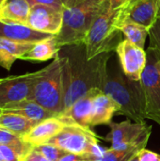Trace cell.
<instances>
[{
	"label": "cell",
	"mask_w": 160,
	"mask_h": 161,
	"mask_svg": "<svg viewBox=\"0 0 160 161\" xmlns=\"http://www.w3.org/2000/svg\"><path fill=\"white\" fill-rule=\"evenodd\" d=\"M63 48L64 53L59 52L58 57L61 64L65 111L92 89L102 91L112 52L88 59L84 43Z\"/></svg>",
	"instance_id": "cell-1"
},
{
	"label": "cell",
	"mask_w": 160,
	"mask_h": 161,
	"mask_svg": "<svg viewBox=\"0 0 160 161\" xmlns=\"http://www.w3.org/2000/svg\"><path fill=\"white\" fill-rule=\"evenodd\" d=\"M102 91L120 106L118 113L138 124H146L144 96L141 81L127 78L120 66L108 68Z\"/></svg>",
	"instance_id": "cell-2"
},
{
	"label": "cell",
	"mask_w": 160,
	"mask_h": 161,
	"mask_svg": "<svg viewBox=\"0 0 160 161\" xmlns=\"http://www.w3.org/2000/svg\"><path fill=\"white\" fill-rule=\"evenodd\" d=\"M108 6V0H86L76 6L64 8L62 26L55 36L58 47L84 43L93 21Z\"/></svg>",
	"instance_id": "cell-3"
},
{
	"label": "cell",
	"mask_w": 160,
	"mask_h": 161,
	"mask_svg": "<svg viewBox=\"0 0 160 161\" xmlns=\"http://www.w3.org/2000/svg\"><path fill=\"white\" fill-rule=\"evenodd\" d=\"M30 101H35L58 116L63 113L64 93L58 55L50 64L36 72Z\"/></svg>",
	"instance_id": "cell-4"
},
{
	"label": "cell",
	"mask_w": 160,
	"mask_h": 161,
	"mask_svg": "<svg viewBox=\"0 0 160 161\" xmlns=\"http://www.w3.org/2000/svg\"><path fill=\"white\" fill-rule=\"evenodd\" d=\"M120 9L113 10L108 6L93 21L84 41L88 59L104 53H111L122 42V32L117 26Z\"/></svg>",
	"instance_id": "cell-5"
},
{
	"label": "cell",
	"mask_w": 160,
	"mask_h": 161,
	"mask_svg": "<svg viewBox=\"0 0 160 161\" xmlns=\"http://www.w3.org/2000/svg\"><path fill=\"white\" fill-rule=\"evenodd\" d=\"M108 126L110 131L104 140L111 143V149L120 151L146 146L152 132V125L132 123L129 119L121 123L111 122Z\"/></svg>",
	"instance_id": "cell-6"
},
{
	"label": "cell",
	"mask_w": 160,
	"mask_h": 161,
	"mask_svg": "<svg viewBox=\"0 0 160 161\" xmlns=\"http://www.w3.org/2000/svg\"><path fill=\"white\" fill-rule=\"evenodd\" d=\"M146 52L147 65L141 79L144 96L145 117L160 126V75L156 67L157 54L151 47H148Z\"/></svg>",
	"instance_id": "cell-7"
},
{
	"label": "cell",
	"mask_w": 160,
	"mask_h": 161,
	"mask_svg": "<svg viewBox=\"0 0 160 161\" xmlns=\"http://www.w3.org/2000/svg\"><path fill=\"white\" fill-rule=\"evenodd\" d=\"M97 142L98 136L91 128L70 123L66 124L64 128L46 143L55 145L66 153L85 155Z\"/></svg>",
	"instance_id": "cell-8"
},
{
	"label": "cell",
	"mask_w": 160,
	"mask_h": 161,
	"mask_svg": "<svg viewBox=\"0 0 160 161\" xmlns=\"http://www.w3.org/2000/svg\"><path fill=\"white\" fill-rule=\"evenodd\" d=\"M159 6L160 0H128L120 9L118 28L124 24L133 23L149 30L158 17Z\"/></svg>",
	"instance_id": "cell-9"
},
{
	"label": "cell",
	"mask_w": 160,
	"mask_h": 161,
	"mask_svg": "<svg viewBox=\"0 0 160 161\" xmlns=\"http://www.w3.org/2000/svg\"><path fill=\"white\" fill-rule=\"evenodd\" d=\"M115 51L124 75L130 80L141 81L147 65V52L127 39L123 40Z\"/></svg>",
	"instance_id": "cell-10"
},
{
	"label": "cell",
	"mask_w": 160,
	"mask_h": 161,
	"mask_svg": "<svg viewBox=\"0 0 160 161\" xmlns=\"http://www.w3.org/2000/svg\"><path fill=\"white\" fill-rule=\"evenodd\" d=\"M36 72L5 77L0 84V107L30 100Z\"/></svg>",
	"instance_id": "cell-11"
},
{
	"label": "cell",
	"mask_w": 160,
	"mask_h": 161,
	"mask_svg": "<svg viewBox=\"0 0 160 161\" xmlns=\"http://www.w3.org/2000/svg\"><path fill=\"white\" fill-rule=\"evenodd\" d=\"M63 10L45 5L31 6L27 25L37 31L57 35L61 29Z\"/></svg>",
	"instance_id": "cell-12"
},
{
	"label": "cell",
	"mask_w": 160,
	"mask_h": 161,
	"mask_svg": "<svg viewBox=\"0 0 160 161\" xmlns=\"http://www.w3.org/2000/svg\"><path fill=\"white\" fill-rule=\"evenodd\" d=\"M100 92L103 91L99 89H92L91 91L88 92L84 96L74 102L70 108L58 115V117L65 124L74 123L83 127L91 128L93 99Z\"/></svg>",
	"instance_id": "cell-13"
},
{
	"label": "cell",
	"mask_w": 160,
	"mask_h": 161,
	"mask_svg": "<svg viewBox=\"0 0 160 161\" xmlns=\"http://www.w3.org/2000/svg\"><path fill=\"white\" fill-rule=\"evenodd\" d=\"M65 123L58 117H52L37 124L23 139L33 147L48 142L65 126Z\"/></svg>",
	"instance_id": "cell-14"
},
{
	"label": "cell",
	"mask_w": 160,
	"mask_h": 161,
	"mask_svg": "<svg viewBox=\"0 0 160 161\" xmlns=\"http://www.w3.org/2000/svg\"><path fill=\"white\" fill-rule=\"evenodd\" d=\"M55 35L37 31L28 25L8 24L0 21V39H6L21 42L36 43L54 37Z\"/></svg>",
	"instance_id": "cell-15"
},
{
	"label": "cell",
	"mask_w": 160,
	"mask_h": 161,
	"mask_svg": "<svg viewBox=\"0 0 160 161\" xmlns=\"http://www.w3.org/2000/svg\"><path fill=\"white\" fill-rule=\"evenodd\" d=\"M119 110V104L104 92H100L93 99L91 127L102 125H108L112 122L114 114Z\"/></svg>",
	"instance_id": "cell-16"
},
{
	"label": "cell",
	"mask_w": 160,
	"mask_h": 161,
	"mask_svg": "<svg viewBox=\"0 0 160 161\" xmlns=\"http://www.w3.org/2000/svg\"><path fill=\"white\" fill-rule=\"evenodd\" d=\"M4 113H14L21 115L29 121L35 123L36 125L52 117H56L55 113L49 111L48 109L41 107L35 101L25 100L17 103L9 104L3 108Z\"/></svg>",
	"instance_id": "cell-17"
},
{
	"label": "cell",
	"mask_w": 160,
	"mask_h": 161,
	"mask_svg": "<svg viewBox=\"0 0 160 161\" xmlns=\"http://www.w3.org/2000/svg\"><path fill=\"white\" fill-rule=\"evenodd\" d=\"M31 6L26 0H2L0 4V21L27 25Z\"/></svg>",
	"instance_id": "cell-18"
},
{
	"label": "cell",
	"mask_w": 160,
	"mask_h": 161,
	"mask_svg": "<svg viewBox=\"0 0 160 161\" xmlns=\"http://www.w3.org/2000/svg\"><path fill=\"white\" fill-rule=\"evenodd\" d=\"M34 45L30 42H21L0 39V66L10 71L13 63L26 54Z\"/></svg>",
	"instance_id": "cell-19"
},
{
	"label": "cell",
	"mask_w": 160,
	"mask_h": 161,
	"mask_svg": "<svg viewBox=\"0 0 160 161\" xmlns=\"http://www.w3.org/2000/svg\"><path fill=\"white\" fill-rule=\"evenodd\" d=\"M55 36L34 43L32 48L20 59L32 62H42L57 58L61 48L58 47Z\"/></svg>",
	"instance_id": "cell-20"
},
{
	"label": "cell",
	"mask_w": 160,
	"mask_h": 161,
	"mask_svg": "<svg viewBox=\"0 0 160 161\" xmlns=\"http://www.w3.org/2000/svg\"><path fill=\"white\" fill-rule=\"evenodd\" d=\"M35 125V123L18 114L3 113L0 116V127L22 138L27 134Z\"/></svg>",
	"instance_id": "cell-21"
},
{
	"label": "cell",
	"mask_w": 160,
	"mask_h": 161,
	"mask_svg": "<svg viewBox=\"0 0 160 161\" xmlns=\"http://www.w3.org/2000/svg\"><path fill=\"white\" fill-rule=\"evenodd\" d=\"M0 144L12 148L19 155L21 159L33 149V146L25 142L22 137L17 136L2 127H0Z\"/></svg>",
	"instance_id": "cell-22"
},
{
	"label": "cell",
	"mask_w": 160,
	"mask_h": 161,
	"mask_svg": "<svg viewBox=\"0 0 160 161\" xmlns=\"http://www.w3.org/2000/svg\"><path fill=\"white\" fill-rule=\"evenodd\" d=\"M119 29L128 41L144 49L146 38L149 36V30L147 28L137 24L127 23L122 25Z\"/></svg>",
	"instance_id": "cell-23"
},
{
	"label": "cell",
	"mask_w": 160,
	"mask_h": 161,
	"mask_svg": "<svg viewBox=\"0 0 160 161\" xmlns=\"http://www.w3.org/2000/svg\"><path fill=\"white\" fill-rule=\"evenodd\" d=\"M145 148V146L139 145L127 150H113L111 148L107 149L105 156L97 161H129L131 160L137 154L139 153L140 150Z\"/></svg>",
	"instance_id": "cell-24"
},
{
	"label": "cell",
	"mask_w": 160,
	"mask_h": 161,
	"mask_svg": "<svg viewBox=\"0 0 160 161\" xmlns=\"http://www.w3.org/2000/svg\"><path fill=\"white\" fill-rule=\"evenodd\" d=\"M33 149L36 150L37 152H39L41 155H42L49 161H58L60 159V158H62L66 154V152L63 151L62 149H60L55 145L48 144V143L34 146Z\"/></svg>",
	"instance_id": "cell-25"
},
{
	"label": "cell",
	"mask_w": 160,
	"mask_h": 161,
	"mask_svg": "<svg viewBox=\"0 0 160 161\" xmlns=\"http://www.w3.org/2000/svg\"><path fill=\"white\" fill-rule=\"evenodd\" d=\"M150 45L152 49L156 51L157 56L160 58V17L158 16L153 26L149 29Z\"/></svg>",
	"instance_id": "cell-26"
},
{
	"label": "cell",
	"mask_w": 160,
	"mask_h": 161,
	"mask_svg": "<svg viewBox=\"0 0 160 161\" xmlns=\"http://www.w3.org/2000/svg\"><path fill=\"white\" fill-rule=\"evenodd\" d=\"M0 152L5 161H21V158L19 157V155L12 148L7 145L0 144Z\"/></svg>",
	"instance_id": "cell-27"
},
{
	"label": "cell",
	"mask_w": 160,
	"mask_h": 161,
	"mask_svg": "<svg viewBox=\"0 0 160 161\" xmlns=\"http://www.w3.org/2000/svg\"><path fill=\"white\" fill-rule=\"evenodd\" d=\"M30 6L34 5H45V6H50L54 7L58 9L63 10L64 9V4L62 3L61 0H26Z\"/></svg>",
	"instance_id": "cell-28"
},
{
	"label": "cell",
	"mask_w": 160,
	"mask_h": 161,
	"mask_svg": "<svg viewBox=\"0 0 160 161\" xmlns=\"http://www.w3.org/2000/svg\"><path fill=\"white\" fill-rule=\"evenodd\" d=\"M137 157L139 161H160V155L145 148L140 150Z\"/></svg>",
	"instance_id": "cell-29"
},
{
	"label": "cell",
	"mask_w": 160,
	"mask_h": 161,
	"mask_svg": "<svg viewBox=\"0 0 160 161\" xmlns=\"http://www.w3.org/2000/svg\"><path fill=\"white\" fill-rule=\"evenodd\" d=\"M21 161H49L47 158H45L42 155H41L36 150L32 149L28 154H26Z\"/></svg>",
	"instance_id": "cell-30"
},
{
	"label": "cell",
	"mask_w": 160,
	"mask_h": 161,
	"mask_svg": "<svg viewBox=\"0 0 160 161\" xmlns=\"http://www.w3.org/2000/svg\"><path fill=\"white\" fill-rule=\"evenodd\" d=\"M86 160L84 155H76V154H71V153H66L62 158L58 161H79ZM89 161V160H88Z\"/></svg>",
	"instance_id": "cell-31"
},
{
	"label": "cell",
	"mask_w": 160,
	"mask_h": 161,
	"mask_svg": "<svg viewBox=\"0 0 160 161\" xmlns=\"http://www.w3.org/2000/svg\"><path fill=\"white\" fill-rule=\"evenodd\" d=\"M128 0H108L109 2V8L110 9H119L123 6H124L127 3Z\"/></svg>",
	"instance_id": "cell-32"
},
{
	"label": "cell",
	"mask_w": 160,
	"mask_h": 161,
	"mask_svg": "<svg viewBox=\"0 0 160 161\" xmlns=\"http://www.w3.org/2000/svg\"><path fill=\"white\" fill-rule=\"evenodd\" d=\"M84 1H86V0H68V2L65 5V8L66 7H74V6H76V5H78V4H80V3H82Z\"/></svg>",
	"instance_id": "cell-33"
},
{
	"label": "cell",
	"mask_w": 160,
	"mask_h": 161,
	"mask_svg": "<svg viewBox=\"0 0 160 161\" xmlns=\"http://www.w3.org/2000/svg\"><path fill=\"white\" fill-rule=\"evenodd\" d=\"M156 67H157V70L158 72V74L160 75V58L157 56V62H156Z\"/></svg>",
	"instance_id": "cell-34"
},
{
	"label": "cell",
	"mask_w": 160,
	"mask_h": 161,
	"mask_svg": "<svg viewBox=\"0 0 160 161\" xmlns=\"http://www.w3.org/2000/svg\"><path fill=\"white\" fill-rule=\"evenodd\" d=\"M137 156H138V154H137ZM137 156H135L131 160H129V161H139V159H138V157Z\"/></svg>",
	"instance_id": "cell-35"
},
{
	"label": "cell",
	"mask_w": 160,
	"mask_h": 161,
	"mask_svg": "<svg viewBox=\"0 0 160 161\" xmlns=\"http://www.w3.org/2000/svg\"><path fill=\"white\" fill-rule=\"evenodd\" d=\"M0 161H5L4 158H3V156H2V154H1V152H0Z\"/></svg>",
	"instance_id": "cell-36"
},
{
	"label": "cell",
	"mask_w": 160,
	"mask_h": 161,
	"mask_svg": "<svg viewBox=\"0 0 160 161\" xmlns=\"http://www.w3.org/2000/svg\"><path fill=\"white\" fill-rule=\"evenodd\" d=\"M3 113H4V109H3V108H2L0 107V116H1V115H2Z\"/></svg>",
	"instance_id": "cell-37"
},
{
	"label": "cell",
	"mask_w": 160,
	"mask_h": 161,
	"mask_svg": "<svg viewBox=\"0 0 160 161\" xmlns=\"http://www.w3.org/2000/svg\"><path fill=\"white\" fill-rule=\"evenodd\" d=\"M62 1V3L64 4V7H65V5H66V3L68 2V0H61Z\"/></svg>",
	"instance_id": "cell-38"
},
{
	"label": "cell",
	"mask_w": 160,
	"mask_h": 161,
	"mask_svg": "<svg viewBox=\"0 0 160 161\" xmlns=\"http://www.w3.org/2000/svg\"><path fill=\"white\" fill-rule=\"evenodd\" d=\"M4 79H5V78H0V84L4 81Z\"/></svg>",
	"instance_id": "cell-39"
},
{
	"label": "cell",
	"mask_w": 160,
	"mask_h": 161,
	"mask_svg": "<svg viewBox=\"0 0 160 161\" xmlns=\"http://www.w3.org/2000/svg\"><path fill=\"white\" fill-rule=\"evenodd\" d=\"M158 16L160 17V6H159V11H158Z\"/></svg>",
	"instance_id": "cell-40"
},
{
	"label": "cell",
	"mask_w": 160,
	"mask_h": 161,
	"mask_svg": "<svg viewBox=\"0 0 160 161\" xmlns=\"http://www.w3.org/2000/svg\"><path fill=\"white\" fill-rule=\"evenodd\" d=\"M79 161H88V160H79Z\"/></svg>",
	"instance_id": "cell-41"
},
{
	"label": "cell",
	"mask_w": 160,
	"mask_h": 161,
	"mask_svg": "<svg viewBox=\"0 0 160 161\" xmlns=\"http://www.w3.org/2000/svg\"><path fill=\"white\" fill-rule=\"evenodd\" d=\"M1 2H2V0H0V4H1Z\"/></svg>",
	"instance_id": "cell-42"
}]
</instances>
